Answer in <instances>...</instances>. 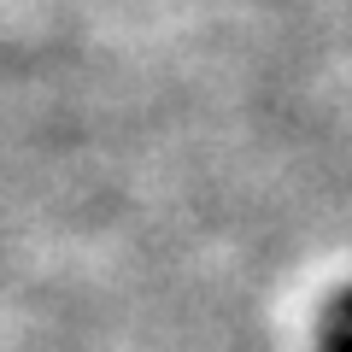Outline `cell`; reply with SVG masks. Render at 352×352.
<instances>
[{
    "instance_id": "obj_1",
    "label": "cell",
    "mask_w": 352,
    "mask_h": 352,
    "mask_svg": "<svg viewBox=\"0 0 352 352\" xmlns=\"http://www.w3.org/2000/svg\"><path fill=\"white\" fill-rule=\"evenodd\" d=\"M335 352H352V329H346V335H335Z\"/></svg>"
}]
</instances>
